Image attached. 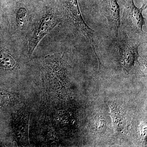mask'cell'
<instances>
[{
  "mask_svg": "<svg viewBox=\"0 0 147 147\" xmlns=\"http://www.w3.org/2000/svg\"><path fill=\"white\" fill-rule=\"evenodd\" d=\"M30 112L26 107L20 109L12 116L13 139L19 146H30L28 127Z\"/></svg>",
  "mask_w": 147,
  "mask_h": 147,
  "instance_id": "6da1fadb",
  "label": "cell"
},
{
  "mask_svg": "<svg viewBox=\"0 0 147 147\" xmlns=\"http://www.w3.org/2000/svg\"><path fill=\"white\" fill-rule=\"evenodd\" d=\"M147 7V1L139 8L134 4V0H125L122 20L125 26L137 33L143 32L145 24L143 12Z\"/></svg>",
  "mask_w": 147,
  "mask_h": 147,
  "instance_id": "7a4b0ae2",
  "label": "cell"
},
{
  "mask_svg": "<svg viewBox=\"0 0 147 147\" xmlns=\"http://www.w3.org/2000/svg\"><path fill=\"white\" fill-rule=\"evenodd\" d=\"M64 2L71 20L89 42L95 54L96 55L98 60L99 61L96 55L93 39V36L95 33V31L91 28L85 22L79 9L78 1L64 0Z\"/></svg>",
  "mask_w": 147,
  "mask_h": 147,
  "instance_id": "3957f363",
  "label": "cell"
},
{
  "mask_svg": "<svg viewBox=\"0 0 147 147\" xmlns=\"http://www.w3.org/2000/svg\"><path fill=\"white\" fill-rule=\"evenodd\" d=\"M59 23V20L53 13H47L42 17L35 29L29 45L28 54L30 56L40 40Z\"/></svg>",
  "mask_w": 147,
  "mask_h": 147,
  "instance_id": "277c9868",
  "label": "cell"
},
{
  "mask_svg": "<svg viewBox=\"0 0 147 147\" xmlns=\"http://www.w3.org/2000/svg\"><path fill=\"white\" fill-rule=\"evenodd\" d=\"M101 12L116 36L120 26V9L117 0H102L100 5Z\"/></svg>",
  "mask_w": 147,
  "mask_h": 147,
  "instance_id": "5b68a950",
  "label": "cell"
},
{
  "mask_svg": "<svg viewBox=\"0 0 147 147\" xmlns=\"http://www.w3.org/2000/svg\"><path fill=\"white\" fill-rule=\"evenodd\" d=\"M141 43L131 40L125 41L120 49L121 64L125 70L129 71L137 61L139 57L138 48Z\"/></svg>",
  "mask_w": 147,
  "mask_h": 147,
  "instance_id": "8992f818",
  "label": "cell"
},
{
  "mask_svg": "<svg viewBox=\"0 0 147 147\" xmlns=\"http://www.w3.org/2000/svg\"><path fill=\"white\" fill-rule=\"evenodd\" d=\"M16 65L15 59L8 53L0 51V67L5 69L13 68Z\"/></svg>",
  "mask_w": 147,
  "mask_h": 147,
  "instance_id": "52a82bcc",
  "label": "cell"
},
{
  "mask_svg": "<svg viewBox=\"0 0 147 147\" xmlns=\"http://www.w3.org/2000/svg\"><path fill=\"white\" fill-rule=\"evenodd\" d=\"M27 13V9L25 7H21L18 9L16 16V22L18 26L21 27L24 25Z\"/></svg>",
  "mask_w": 147,
  "mask_h": 147,
  "instance_id": "ba28073f",
  "label": "cell"
},
{
  "mask_svg": "<svg viewBox=\"0 0 147 147\" xmlns=\"http://www.w3.org/2000/svg\"><path fill=\"white\" fill-rule=\"evenodd\" d=\"M11 96L7 93L0 92V108L5 106L9 102Z\"/></svg>",
  "mask_w": 147,
  "mask_h": 147,
  "instance_id": "9c48e42d",
  "label": "cell"
}]
</instances>
